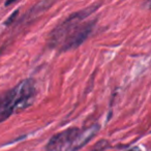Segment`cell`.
Segmentation results:
<instances>
[{
	"instance_id": "1",
	"label": "cell",
	"mask_w": 151,
	"mask_h": 151,
	"mask_svg": "<svg viewBox=\"0 0 151 151\" xmlns=\"http://www.w3.org/2000/svg\"><path fill=\"white\" fill-rule=\"evenodd\" d=\"M90 9L91 7H88V9L73 14L55 28L50 36L51 46L56 47L60 44L62 51L70 50L80 46L90 35L94 27V21L84 22L85 18L89 17L95 9Z\"/></svg>"
},
{
	"instance_id": "2",
	"label": "cell",
	"mask_w": 151,
	"mask_h": 151,
	"mask_svg": "<svg viewBox=\"0 0 151 151\" xmlns=\"http://www.w3.org/2000/svg\"><path fill=\"white\" fill-rule=\"evenodd\" d=\"M36 94L35 82L33 79H26L0 95V123L9 118L14 113L28 108Z\"/></svg>"
},
{
	"instance_id": "3",
	"label": "cell",
	"mask_w": 151,
	"mask_h": 151,
	"mask_svg": "<svg viewBox=\"0 0 151 151\" xmlns=\"http://www.w3.org/2000/svg\"><path fill=\"white\" fill-rule=\"evenodd\" d=\"M79 134V128L70 127L55 134L47 144L46 151H70Z\"/></svg>"
},
{
	"instance_id": "4",
	"label": "cell",
	"mask_w": 151,
	"mask_h": 151,
	"mask_svg": "<svg viewBox=\"0 0 151 151\" xmlns=\"http://www.w3.org/2000/svg\"><path fill=\"white\" fill-rule=\"evenodd\" d=\"M99 129V126L97 125V124H94V125L88 127L87 129L83 130V132H80L78 138L76 139L75 143H73V147H71L70 151H77L82 148L84 145H86L87 143L96 134Z\"/></svg>"
},
{
	"instance_id": "5",
	"label": "cell",
	"mask_w": 151,
	"mask_h": 151,
	"mask_svg": "<svg viewBox=\"0 0 151 151\" xmlns=\"http://www.w3.org/2000/svg\"><path fill=\"white\" fill-rule=\"evenodd\" d=\"M17 15H18V11H17V12H15V13H14L13 15H12L11 17H9V19L7 20L6 23H5V24H9V23H12V22H13V20L15 19V16H17Z\"/></svg>"
},
{
	"instance_id": "6",
	"label": "cell",
	"mask_w": 151,
	"mask_h": 151,
	"mask_svg": "<svg viewBox=\"0 0 151 151\" xmlns=\"http://www.w3.org/2000/svg\"><path fill=\"white\" fill-rule=\"evenodd\" d=\"M127 151H141V149L139 148V147H134V148L129 149V150H127Z\"/></svg>"
}]
</instances>
